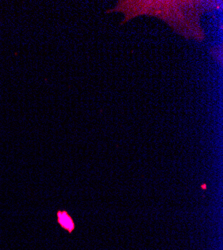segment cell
<instances>
[{
    "mask_svg": "<svg viewBox=\"0 0 223 250\" xmlns=\"http://www.w3.org/2000/svg\"><path fill=\"white\" fill-rule=\"evenodd\" d=\"M214 2L204 1H119L115 8L106 11L123 12L124 24L137 15L146 14L159 17L166 21L175 31L186 38L198 41L204 39V32L199 22L201 13L216 6Z\"/></svg>",
    "mask_w": 223,
    "mask_h": 250,
    "instance_id": "cell-1",
    "label": "cell"
},
{
    "mask_svg": "<svg viewBox=\"0 0 223 250\" xmlns=\"http://www.w3.org/2000/svg\"><path fill=\"white\" fill-rule=\"evenodd\" d=\"M57 217H58L59 224L61 225L63 228L67 229L68 231L73 230V229H74V222H73L71 216H69V214L66 211H59L57 213Z\"/></svg>",
    "mask_w": 223,
    "mask_h": 250,
    "instance_id": "cell-2",
    "label": "cell"
}]
</instances>
